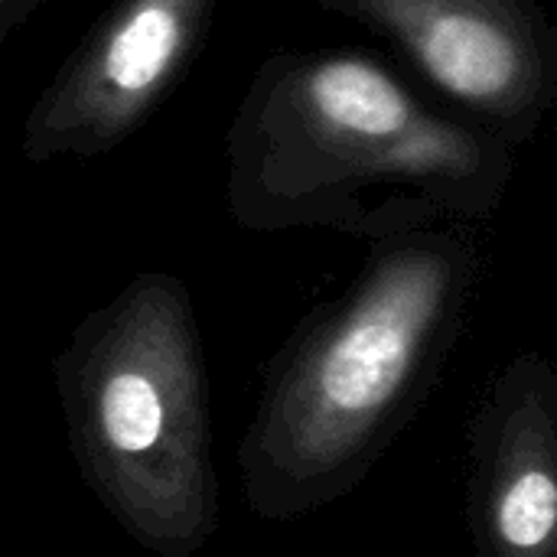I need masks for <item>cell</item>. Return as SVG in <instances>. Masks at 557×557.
I'll return each mask as SVG.
<instances>
[{
  "label": "cell",
  "instance_id": "6da1fadb",
  "mask_svg": "<svg viewBox=\"0 0 557 557\" xmlns=\"http://www.w3.org/2000/svg\"><path fill=\"white\" fill-rule=\"evenodd\" d=\"M516 144L428 104L356 49L277 52L225 140V206L248 232L326 228L372 245L496 215Z\"/></svg>",
  "mask_w": 557,
  "mask_h": 557
},
{
  "label": "cell",
  "instance_id": "7a4b0ae2",
  "mask_svg": "<svg viewBox=\"0 0 557 557\" xmlns=\"http://www.w3.org/2000/svg\"><path fill=\"white\" fill-rule=\"evenodd\" d=\"M476 264L454 228L388 238L339 300L304 320L238 447L255 516L287 522L362 483L444 366Z\"/></svg>",
  "mask_w": 557,
  "mask_h": 557
},
{
  "label": "cell",
  "instance_id": "3957f363",
  "mask_svg": "<svg viewBox=\"0 0 557 557\" xmlns=\"http://www.w3.org/2000/svg\"><path fill=\"white\" fill-rule=\"evenodd\" d=\"M78 470L157 557H193L219 525L202 336L173 274H137L91 310L55 359Z\"/></svg>",
  "mask_w": 557,
  "mask_h": 557
},
{
  "label": "cell",
  "instance_id": "277c9868",
  "mask_svg": "<svg viewBox=\"0 0 557 557\" xmlns=\"http://www.w3.org/2000/svg\"><path fill=\"white\" fill-rule=\"evenodd\" d=\"M382 36L460 114L509 144L557 101V33L539 0H317Z\"/></svg>",
  "mask_w": 557,
  "mask_h": 557
},
{
  "label": "cell",
  "instance_id": "5b68a950",
  "mask_svg": "<svg viewBox=\"0 0 557 557\" xmlns=\"http://www.w3.org/2000/svg\"><path fill=\"white\" fill-rule=\"evenodd\" d=\"M215 0H114L33 101L26 163L85 160L121 147L193 65Z\"/></svg>",
  "mask_w": 557,
  "mask_h": 557
},
{
  "label": "cell",
  "instance_id": "8992f818",
  "mask_svg": "<svg viewBox=\"0 0 557 557\" xmlns=\"http://www.w3.org/2000/svg\"><path fill=\"white\" fill-rule=\"evenodd\" d=\"M470 519L480 557H557V375L519 356L470 431Z\"/></svg>",
  "mask_w": 557,
  "mask_h": 557
},
{
  "label": "cell",
  "instance_id": "52a82bcc",
  "mask_svg": "<svg viewBox=\"0 0 557 557\" xmlns=\"http://www.w3.org/2000/svg\"><path fill=\"white\" fill-rule=\"evenodd\" d=\"M46 0H0V49L3 42L20 29L26 26V20L42 7Z\"/></svg>",
  "mask_w": 557,
  "mask_h": 557
}]
</instances>
